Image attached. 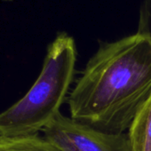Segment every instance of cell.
<instances>
[{
  "label": "cell",
  "instance_id": "obj_5",
  "mask_svg": "<svg viewBox=\"0 0 151 151\" xmlns=\"http://www.w3.org/2000/svg\"><path fill=\"white\" fill-rule=\"evenodd\" d=\"M0 151H60L37 134L22 137L0 136Z\"/></svg>",
  "mask_w": 151,
  "mask_h": 151
},
{
  "label": "cell",
  "instance_id": "obj_2",
  "mask_svg": "<svg viewBox=\"0 0 151 151\" xmlns=\"http://www.w3.org/2000/svg\"><path fill=\"white\" fill-rule=\"evenodd\" d=\"M77 54L73 37L60 33L48 46L35 84L20 101L0 113V136L37 134L60 113L74 78Z\"/></svg>",
  "mask_w": 151,
  "mask_h": 151
},
{
  "label": "cell",
  "instance_id": "obj_4",
  "mask_svg": "<svg viewBox=\"0 0 151 151\" xmlns=\"http://www.w3.org/2000/svg\"><path fill=\"white\" fill-rule=\"evenodd\" d=\"M128 137L132 151H151V96L133 118Z\"/></svg>",
  "mask_w": 151,
  "mask_h": 151
},
{
  "label": "cell",
  "instance_id": "obj_3",
  "mask_svg": "<svg viewBox=\"0 0 151 151\" xmlns=\"http://www.w3.org/2000/svg\"><path fill=\"white\" fill-rule=\"evenodd\" d=\"M42 131L60 151H132L128 134L100 131L60 112Z\"/></svg>",
  "mask_w": 151,
  "mask_h": 151
},
{
  "label": "cell",
  "instance_id": "obj_6",
  "mask_svg": "<svg viewBox=\"0 0 151 151\" xmlns=\"http://www.w3.org/2000/svg\"><path fill=\"white\" fill-rule=\"evenodd\" d=\"M137 32L151 39V0H143L140 6Z\"/></svg>",
  "mask_w": 151,
  "mask_h": 151
},
{
  "label": "cell",
  "instance_id": "obj_1",
  "mask_svg": "<svg viewBox=\"0 0 151 151\" xmlns=\"http://www.w3.org/2000/svg\"><path fill=\"white\" fill-rule=\"evenodd\" d=\"M151 96V39L139 32L104 42L68 97L71 118L124 133Z\"/></svg>",
  "mask_w": 151,
  "mask_h": 151
}]
</instances>
